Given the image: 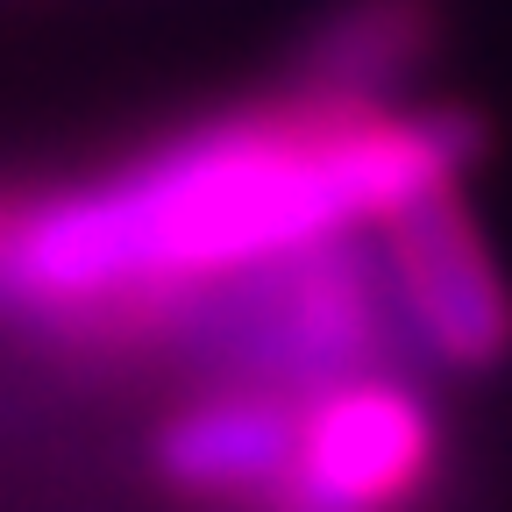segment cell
I'll list each match as a JSON object with an SVG mask.
<instances>
[{"label": "cell", "instance_id": "cell-1", "mask_svg": "<svg viewBox=\"0 0 512 512\" xmlns=\"http://www.w3.org/2000/svg\"><path fill=\"white\" fill-rule=\"evenodd\" d=\"M477 157L484 121L463 107L278 86L0 207V320L72 356H157L200 285L370 235L406 200L463 185Z\"/></svg>", "mask_w": 512, "mask_h": 512}, {"label": "cell", "instance_id": "cell-2", "mask_svg": "<svg viewBox=\"0 0 512 512\" xmlns=\"http://www.w3.org/2000/svg\"><path fill=\"white\" fill-rule=\"evenodd\" d=\"M448 413L427 370H363L299 406V456L264 512H434Z\"/></svg>", "mask_w": 512, "mask_h": 512}, {"label": "cell", "instance_id": "cell-3", "mask_svg": "<svg viewBox=\"0 0 512 512\" xmlns=\"http://www.w3.org/2000/svg\"><path fill=\"white\" fill-rule=\"evenodd\" d=\"M370 235H377L384 278H392V299H399V320H406L420 363L484 377L512 356V292L491 264L470 207L456 200V185L406 200Z\"/></svg>", "mask_w": 512, "mask_h": 512}, {"label": "cell", "instance_id": "cell-4", "mask_svg": "<svg viewBox=\"0 0 512 512\" xmlns=\"http://www.w3.org/2000/svg\"><path fill=\"white\" fill-rule=\"evenodd\" d=\"M299 406L271 384H200L150 427L143 463L192 512H264L299 456Z\"/></svg>", "mask_w": 512, "mask_h": 512}, {"label": "cell", "instance_id": "cell-5", "mask_svg": "<svg viewBox=\"0 0 512 512\" xmlns=\"http://www.w3.org/2000/svg\"><path fill=\"white\" fill-rule=\"evenodd\" d=\"M441 43V0H342L292 50L285 86L335 100H399Z\"/></svg>", "mask_w": 512, "mask_h": 512}]
</instances>
